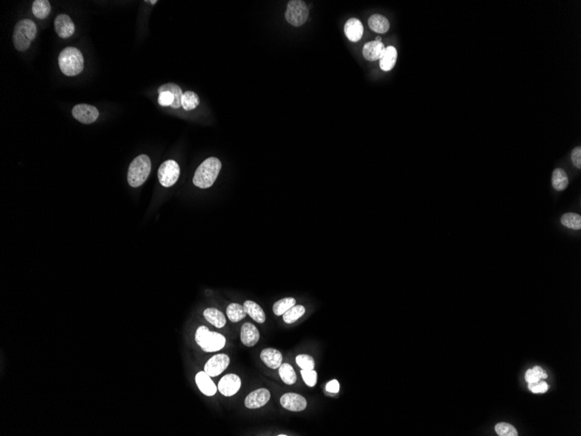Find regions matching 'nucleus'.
<instances>
[{"label": "nucleus", "instance_id": "obj_10", "mask_svg": "<svg viewBox=\"0 0 581 436\" xmlns=\"http://www.w3.org/2000/svg\"><path fill=\"white\" fill-rule=\"evenodd\" d=\"M240 387L241 380L237 374H226L218 382V389L219 392L228 397L235 395Z\"/></svg>", "mask_w": 581, "mask_h": 436}, {"label": "nucleus", "instance_id": "obj_28", "mask_svg": "<svg viewBox=\"0 0 581 436\" xmlns=\"http://www.w3.org/2000/svg\"><path fill=\"white\" fill-rule=\"evenodd\" d=\"M295 305L296 300L294 298H284L282 300H280L277 302H275L272 310H273L275 316H283L286 311H288L291 307L295 306Z\"/></svg>", "mask_w": 581, "mask_h": 436}, {"label": "nucleus", "instance_id": "obj_17", "mask_svg": "<svg viewBox=\"0 0 581 436\" xmlns=\"http://www.w3.org/2000/svg\"><path fill=\"white\" fill-rule=\"evenodd\" d=\"M260 359L268 368L277 369L281 367L283 356L280 351L274 348H266L261 352Z\"/></svg>", "mask_w": 581, "mask_h": 436}, {"label": "nucleus", "instance_id": "obj_2", "mask_svg": "<svg viewBox=\"0 0 581 436\" xmlns=\"http://www.w3.org/2000/svg\"><path fill=\"white\" fill-rule=\"evenodd\" d=\"M59 65L61 72L68 77H73L82 72L84 58L82 53L73 46H69L59 53Z\"/></svg>", "mask_w": 581, "mask_h": 436}, {"label": "nucleus", "instance_id": "obj_30", "mask_svg": "<svg viewBox=\"0 0 581 436\" xmlns=\"http://www.w3.org/2000/svg\"><path fill=\"white\" fill-rule=\"evenodd\" d=\"M561 223L563 226L574 230H579L581 228V217L575 212H567L561 218Z\"/></svg>", "mask_w": 581, "mask_h": 436}, {"label": "nucleus", "instance_id": "obj_8", "mask_svg": "<svg viewBox=\"0 0 581 436\" xmlns=\"http://www.w3.org/2000/svg\"><path fill=\"white\" fill-rule=\"evenodd\" d=\"M71 113L75 119L80 121V123L86 125L95 122L99 115L98 110L95 106L88 104H80L74 106Z\"/></svg>", "mask_w": 581, "mask_h": 436}, {"label": "nucleus", "instance_id": "obj_31", "mask_svg": "<svg viewBox=\"0 0 581 436\" xmlns=\"http://www.w3.org/2000/svg\"><path fill=\"white\" fill-rule=\"evenodd\" d=\"M546 378L547 374L540 366H535L534 369H528L527 371L525 372V379L527 383L537 382L541 379H546Z\"/></svg>", "mask_w": 581, "mask_h": 436}, {"label": "nucleus", "instance_id": "obj_26", "mask_svg": "<svg viewBox=\"0 0 581 436\" xmlns=\"http://www.w3.org/2000/svg\"><path fill=\"white\" fill-rule=\"evenodd\" d=\"M226 314L232 322H239L245 319L247 313L244 306L238 303H231L226 309Z\"/></svg>", "mask_w": 581, "mask_h": 436}, {"label": "nucleus", "instance_id": "obj_16", "mask_svg": "<svg viewBox=\"0 0 581 436\" xmlns=\"http://www.w3.org/2000/svg\"><path fill=\"white\" fill-rule=\"evenodd\" d=\"M344 30L346 38L351 42L359 41L363 36V25L356 18H351L346 21Z\"/></svg>", "mask_w": 581, "mask_h": 436}, {"label": "nucleus", "instance_id": "obj_12", "mask_svg": "<svg viewBox=\"0 0 581 436\" xmlns=\"http://www.w3.org/2000/svg\"><path fill=\"white\" fill-rule=\"evenodd\" d=\"M271 398V393L268 389H259L246 396L245 400V407L250 409H256L265 406Z\"/></svg>", "mask_w": 581, "mask_h": 436}, {"label": "nucleus", "instance_id": "obj_38", "mask_svg": "<svg viewBox=\"0 0 581 436\" xmlns=\"http://www.w3.org/2000/svg\"><path fill=\"white\" fill-rule=\"evenodd\" d=\"M375 41L382 42V38H381V37H376V39H375Z\"/></svg>", "mask_w": 581, "mask_h": 436}, {"label": "nucleus", "instance_id": "obj_35", "mask_svg": "<svg viewBox=\"0 0 581 436\" xmlns=\"http://www.w3.org/2000/svg\"><path fill=\"white\" fill-rule=\"evenodd\" d=\"M549 386L545 381H537L534 383H528V389L534 394H543L548 390Z\"/></svg>", "mask_w": 581, "mask_h": 436}, {"label": "nucleus", "instance_id": "obj_27", "mask_svg": "<svg viewBox=\"0 0 581 436\" xmlns=\"http://www.w3.org/2000/svg\"><path fill=\"white\" fill-rule=\"evenodd\" d=\"M199 98L194 91H186L181 98V106L186 111L195 109L199 105Z\"/></svg>", "mask_w": 581, "mask_h": 436}, {"label": "nucleus", "instance_id": "obj_21", "mask_svg": "<svg viewBox=\"0 0 581 436\" xmlns=\"http://www.w3.org/2000/svg\"><path fill=\"white\" fill-rule=\"evenodd\" d=\"M204 317L209 323L218 328H222L226 324L224 313L217 308H207L204 311Z\"/></svg>", "mask_w": 581, "mask_h": 436}, {"label": "nucleus", "instance_id": "obj_23", "mask_svg": "<svg viewBox=\"0 0 581 436\" xmlns=\"http://www.w3.org/2000/svg\"><path fill=\"white\" fill-rule=\"evenodd\" d=\"M552 186L557 191H564L568 186V177L566 172L562 169H555L552 173Z\"/></svg>", "mask_w": 581, "mask_h": 436}, {"label": "nucleus", "instance_id": "obj_4", "mask_svg": "<svg viewBox=\"0 0 581 436\" xmlns=\"http://www.w3.org/2000/svg\"><path fill=\"white\" fill-rule=\"evenodd\" d=\"M151 169L150 159L147 155L141 154L136 157L131 163L128 174H127V180L128 184L132 187H139L145 182L149 177V174Z\"/></svg>", "mask_w": 581, "mask_h": 436}, {"label": "nucleus", "instance_id": "obj_25", "mask_svg": "<svg viewBox=\"0 0 581 436\" xmlns=\"http://www.w3.org/2000/svg\"><path fill=\"white\" fill-rule=\"evenodd\" d=\"M279 369H279V374H280L281 380H283L284 383H286V385H293L295 383L296 380H297V375H296L295 371H294L292 366L288 363H283V364H281Z\"/></svg>", "mask_w": 581, "mask_h": 436}, {"label": "nucleus", "instance_id": "obj_33", "mask_svg": "<svg viewBox=\"0 0 581 436\" xmlns=\"http://www.w3.org/2000/svg\"><path fill=\"white\" fill-rule=\"evenodd\" d=\"M296 363L303 370H313L315 362L313 357L308 354H299L296 357Z\"/></svg>", "mask_w": 581, "mask_h": 436}, {"label": "nucleus", "instance_id": "obj_3", "mask_svg": "<svg viewBox=\"0 0 581 436\" xmlns=\"http://www.w3.org/2000/svg\"><path fill=\"white\" fill-rule=\"evenodd\" d=\"M37 35V27L33 20L24 18L15 26L12 40L15 48L19 52L27 51Z\"/></svg>", "mask_w": 581, "mask_h": 436}, {"label": "nucleus", "instance_id": "obj_34", "mask_svg": "<svg viewBox=\"0 0 581 436\" xmlns=\"http://www.w3.org/2000/svg\"><path fill=\"white\" fill-rule=\"evenodd\" d=\"M301 375L303 378V380L305 383L307 384V386L313 387L315 386L317 383V379H318V374L317 372L313 370H303L301 371Z\"/></svg>", "mask_w": 581, "mask_h": 436}, {"label": "nucleus", "instance_id": "obj_18", "mask_svg": "<svg viewBox=\"0 0 581 436\" xmlns=\"http://www.w3.org/2000/svg\"><path fill=\"white\" fill-rule=\"evenodd\" d=\"M386 47L382 42L372 41L364 45L363 56L368 61H375L383 56Z\"/></svg>", "mask_w": 581, "mask_h": 436}, {"label": "nucleus", "instance_id": "obj_36", "mask_svg": "<svg viewBox=\"0 0 581 436\" xmlns=\"http://www.w3.org/2000/svg\"><path fill=\"white\" fill-rule=\"evenodd\" d=\"M572 161L573 165H575L576 167L578 169L581 168V148H574L572 152Z\"/></svg>", "mask_w": 581, "mask_h": 436}, {"label": "nucleus", "instance_id": "obj_15", "mask_svg": "<svg viewBox=\"0 0 581 436\" xmlns=\"http://www.w3.org/2000/svg\"><path fill=\"white\" fill-rule=\"evenodd\" d=\"M195 381L201 393L207 396H213L217 392V386L211 379V376L205 371L198 372L196 374Z\"/></svg>", "mask_w": 581, "mask_h": 436}, {"label": "nucleus", "instance_id": "obj_19", "mask_svg": "<svg viewBox=\"0 0 581 436\" xmlns=\"http://www.w3.org/2000/svg\"><path fill=\"white\" fill-rule=\"evenodd\" d=\"M397 50L393 46H388L384 52L383 56L380 59V65L381 70L385 71H389L394 67L397 61Z\"/></svg>", "mask_w": 581, "mask_h": 436}, {"label": "nucleus", "instance_id": "obj_1", "mask_svg": "<svg viewBox=\"0 0 581 436\" xmlns=\"http://www.w3.org/2000/svg\"><path fill=\"white\" fill-rule=\"evenodd\" d=\"M221 161L215 157H210L201 164L195 172L193 184L201 189L213 186L221 170Z\"/></svg>", "mask_w": 581, "mask_h": 436}, {"label": "nucleus", "instance_id": "obj_32", "mask_svg": "<svg viewBox=\"0 0 581 436\" xmlns=\"http://www.w3.org/2000/svg\"><path fill=\"white\" fill-rule=\"evenodd\" d=\"M495 431L499 436H517L518 432L513 425L507 422H499L495 426Z\"/></svg>", "mask_w": 581, "mask_h": 436}, {"label": "nucleus", "instance_id": "obj_24", "mask_svg": "<svg viewBox=\"0 0 581 436\" xmlns=\"http://www.w3.org/2000/svg\"><path fill=\"white\" fill-rule=\"evenodd\" d=\"M50 2L48 0H35L33 4V13L36 18L44 19L50 14Z\"/></svg>", "mask_w": 581, "mask_h": 436}, {"label": "nucleus", "instance_id": "obj_29", "mask_svg": "<svg viewBox=\"0 0 581 436\" xmlns=\"http://www.w3.org/2000/svg\"><path fill=\"white\" fill-rule=\"evenodd\" d=\"M306 308L301 305H295L283 314V320L287 324H292L304 316Z\"/></svg>", "mask_w": 581, "mask_h": 436}, {"label": "nucleus", "instance_id": "obj_39", "mask_svg": "<svg viewBox=\"0 0 581 436\" xmlns=\"http://www.w3.org/2000/svg\"><path fill=\"white\" fill-rule=\"evenodd\" d=\"M150 3L153 4V5H154V4L157 3V1H150Z\"/></svg>", "mask_w": 581, "mask_h": 436}, {"label": "nucleus", "instance_id": "obj_5", "mask_svg": "<svg viewBox=\"0 0 581 436\" xmlns=\"http://www.w3.org/2000/svg\"><path fill=\"white\" fill-rule=\"evenodd\" d=\"M195 341L203 351L208 353L221 350L226 342L224 335L217 332H211L205 326H201L196 331Z\"/></svg>", "mask_w": 581, "mask_h": 436}, {"label": "nucleus", "instance_id": "obj_20", "mask_svg": "<svg viewBox=\"0 0 581 436\" xmlns=\"http://www.w3.org/2000/svg\"><path fill=\"white\" fill-rule=\"evenodd\" d=\"M244 307L248 316L257 323L262 324L266 321V313L259 304L254 301H246L244 303Z\"/></svg>", "mask_w": 581, "mask_h": 436}, {"label": "nucleus", "instance_id": "obj_40", "mask_svg": "<svg viewBox=\"0 0 581 436\" xmlns=\"http://www.w3.org/2000/svg\"><path fill=\"white\" fill-rule=\"evenodd\" d=\"M280 436H286V434H279Z\"/></svg>", "mask_w": 581, "mask_h": 436}, {"label": "nucleus", "instance_id": "obj_14", "mask_svg": "<svg viewBox=\"0 0 581 436\" xmlns=\"http://www.w3.org/2000/svg\"><path fill=\"white\" fill-rule=\"evenodd\" d=\"M260 332L257 327L250 322L243 325L240 331V340L246 347H254L260 341Z\"/></svg>", "mask_w": 581, "mask_h": 436}, {"label": "nucleus", "instance_id": "obj_6", "mask_svg": "<svg viewBox=\"0 0 581 436\" xmlns=\"http://www.w3.org/2000/svg\"><path fill=\"white\" fill-rule=\"evenodd\" d=\"M309 16V9L307 4L301 0H292L287 4L286 19L293 27H301L307 22Z\"/></svg>", "mask_w": 581, "mask_h": 436}, {"label": "nucleus", "instance_id": "obj_11", "mask_svg": "<svg viewBox=\"0 0 581 436\" xmlns=\"http://www.w3.org/2000/svg\"><path fill=\"white\" fill-rule=\"evenodd\" d=\"M281 406L292 412H300L307 408V400L295 393H287L281 398Z\"/></svg>", "mask_w": 581, "mask_h": 436}, {"label": "nucleus", "instance_id": "obj_7", "mask_svg": "<svg viewBox=\"0 0 581 436\" xmlns=\"http://www.w3.org/2000/svg\"><path fill=\"white\" fill-rule=\"evenodd\" d=\"M180 165L172 159L166 160L162 163L158 171V177L160 183L165 187H171L177 182L180 178Z\"/></svg>", "mask_w": 581, "mask_h": 436}, {"label": "nucleus", "instance_id": "obj_9", "mask_svg": "<svg viewBox=\"0 0 581 436\" xmlns=\"http://www.w3.org/2000/svg\"><path fill=\"white\" fill-rule=\"evenodd\" d=\"M230 364V358L226 354H216L212 357L205 365V370L211 377H216L228 369Z\"/></svg>", "mask_w": 581, "mask_h": 436}, {"label": "nucleus", "instance_id": "obj_37", "mask_svg": "<svg viewBox=\"0 0 581 436\" xmlns=\"http://www.w3.org/2000/svg\"><path fill=\"white\" fill-rule=\"evenodd\" d=\"M339 389H340V386H339V381L337 380H331L325 386L326 391L329 393H333V394L339 393Z\"/></svg>", "mask_w": 581, "mask_h": 436}, {"label": "nucleus", "instance_id": "obj_22", "mask_svg": "<svg viewBox=\"0 0 581 436\" xmlns=\"http://www.w3.org/2000/svg\"><path fill=\"white\" fill-rule=\"evenodd\" d=\"M369 27L378 33H386L390 28L388 19L382 15L374 14L368 19Z\"/></svg>", "mask_w": 581, "mask_h": 436}, {"label": "nucleus", "instance_id": "obj_13", "mask_svg": "<svg viewBox=\"0 0 581 436\" xmlns=\"http://www.w3.org/2000/svg\"><path fill=\"white\" fill-rule=\"evenodd\" d=\"M54 28L57 34L62 39L70 38L75 32V25L71 18L66 14L57 16L54 21Z\"/></svg>", "mask_w": 581, "mask_h": 436}]
</instances>
